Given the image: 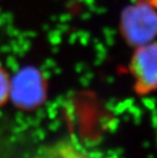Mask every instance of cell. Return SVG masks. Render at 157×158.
Returning a JSON list of instances; mask_svg holds the SVG:
<instances>
[{
	"label": "cell",
	"mask_w": 157,
	"mask_h": 158,
	"mask_svg": "<svg viewBox=\"0 0 157 158\" xmlns=\"http://www.w3.org/2000/svg\"><path fill=\"white\" fill-rule=\"evenodd\" d=\"M10 94V82L7 73L0 66V107L7 101Z\"/></svg>",
	"instance_id": "3957f363"
},
{
	"label": "cell",
	"mask_w": 157,
	"mask_h": 158,
	"mask_svg": "<svg viewBox=\"0 0 157 158\" xmlns=\"http://www.w3.org/2000/svg\"><path fill=\"white\" fill-rule=\"evenodd\" d=\"M57 158H93L88 152L71 141H64L54 147Z\"/></svg>",
	"instance_id": "7a4b0ae2"
},
{
	"label": "cell",
	"mask_w": 157,
	"mask_h": 158,
	"mask_svg": "<svg viewBox=\"0 0 157 158\" xmlns=\"http://www.w3.org/2000/svg\"><path fill=\"white\" fill-rule=\"evenodd\" d=\"M133 72L141 87H157V44L143 46L133 59Z\"/></svg>",
	"instance_id": "6da1fadb"
}]
</instances>
